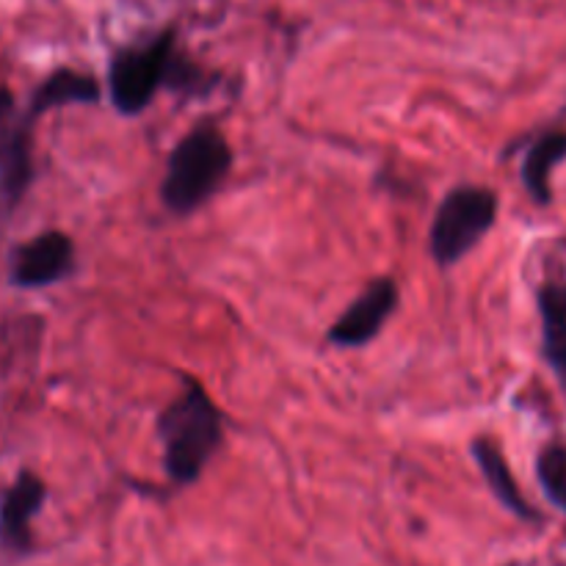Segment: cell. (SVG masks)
I'll return each instance as SVG.
<instances>
[{
    "label": "cell",
    "instance_id": "cell-1",
    "mask_svg": "<svg viewBox=\"0 0 566 566\" xmlns=\"http://www.w3.org/2000/svg\"><path fill=\"white\" fill-rule=\"evenodd\" d=\"M158 440L164 446V468L175 484L199 481L224 440V415L193 376L182 379L180 396L158 418Z\"/></svg>",
    "mask_w": 566,
    "mask_h": 566
},
{
    "label": "cell",
    "instance_id": "cell-2",
    "mask_svg": "<svg viewBox=\"0 0 566 566\" xmlns=\"http://www.w3.org/2000/svg\"><path fill=\"white\" fill-rule=\"evenodd\" d=\"M164 86H197V70L177 55L175 28L122 48L111 59L108 97L122 116L144 114Z\"/></svg>",
    "mask_w": 566,
    "mask_h": 566
},
{
    "label": "cell",
    "instance_id": "cell-3",
    "mask_svg": "<svg viewBox=\"0 0 566 566\" xmlns=\"http://www.w3.org/2000/svg\"><path fill=\"white\" fill-rule=\"evenodd\" d=\"M232 169V149L219 125L199 122L186 133L166 160L160 199L175 216H188L202 208Z\"/></svg>",
    "mask_w": 566,
    "mask_h": 566
},
{
    "label": "cell",
    "instance_id": "cell-4",
    "mask_svg": "<svg viewBox=\"0 0 566 566\" xmlns=\"http://www.w3.org/2000/svg\"><path fill=\"white\" fill-rule=\"evenodd\" d=\"M501 199L486 186H457L442 197L429 230V252L440 269H451L473 252L495 227Z\"/></svg>",
    "mask_w": 566,
    "mask_h": 566
},
{
    "label": "cell",
    "instance_id": "cell-5",
    "mask_svg": "<svg viewBox=\"0 0 566 566\" xmlns=\"http://www.w3.org/2000/svg\"><path fill=\"white\" fill-rule=\"evenodd\" d=\"M33 122L36 116L20 114L11 88L0 83V191L11 205L20 202L33 180Z\"/></svg>",
    "mask_w": 566,
    "mask_h": 566
},
{
    "label": "cell",
    "instance_id": "cell-6",
    "mask_svg": "<svg viewBox=\"0 0 566 566\" xmlns=\"http://www.w3.org/2000/svg\"><path fill=\"white\" fill-rule=\"evenodd\" d=\"M398 298V282L392 276H376L368 285L363 287L357 298L348 304L340 313V318L332 324L329 329V343L340 348H359L368 346L374 337H379V332L385 329L387 318L396 313Z\"/></svg>",
    "mask_w": 566,
    "mask_h": 566
},
{
    "label": "cell",
    "instance_id": "cell-7",
    "mask_svg": "<svg viewBox=\"0 0 566 566\" xmlns=\"http://www.w3.org/2000/svg\"><path fill=\"white\" fill-rule=\"evenodd\" d=\"M75 243L66 232H39L36 238L14 249L9 269L11 285L28 287V291L55 285L75 271Z\"/></svg>",
    "mask_w": 566,
    "mask_h": 566
},
{
    "label": "cell",
    "instance_id": "cell-8",
    "mask_svg": "<svg viewBox=\"0 0 566 566\" xmlns=\"http://www.w3.org/2000/svg\"><path fill=\"white\" fill-rule=\"evenodd\" d=\"M44 481L22 470L0 501V547L9 553H28L33 547L31 520L44 506Z\"/></svg>",
    "mask_w": 566,
    "mask_h": 566
},
{
    "label": "cell",
    "instance_id": "cell-9",
    "mask_svg": "<svg viewBox=\"0 0 566 566\" xmlns=\"http://www.w3.org/2000/svg\"><path fill=\"white\" fill-rule=\"evenodd\" d=\"M473 457L475 462H479L481 473H484L486 484H490L492 495H495L514 517L525 520V523H539V512H536V509L525 501L523 492H520L512 468H509L501 448L492 440H486V437H479V440L473 442Z\"/></svg>",
    "mask_w": 566,
    "mask_h": 566
},
{
    "label": "cell",
    "instance_id": "cell-10",
    "mask_svg": "<svg viewBox=\"0 0 566 566\" xmlns=\"http://www.w3.org/2000/svg\"><path fill=\"white\" fill-rule=\"evenodd\" d=\"M542 354L566 390V285L551 282L539 291Z\"/></svg>",
    "mask_w": 566,
    "mask_h": 566
},
{
    "label": "cell",
    "instance_id": "cell-11",
    "mask_svg": "<svg viewBox=\"0 0 566 566\" xmlns=\"http://www.w3.org/2000/svg\"><path fill=\"white\" fill-rule=\"evenodd\" d=\"M103 97L99 92L97 77L88 75V72H75V70H59L42 83V86L33 92L28 111L33 116H44L50 108H59L66 103H97Z\"/></svg>",
    "mask_w": 566,
    "mask_h": 566
},
{
    "label": "cell",
    "instance_id": "cell-12",
    "mask_svg": "<svg viewBox=\"0 0 566 566\" xmlns=\"http://www.w3.org/2000/svg\"><path fill=\"white\" fill-rule=\"evenodd\" d=\"M566 160V130H547L528 147L523 160V182L531 199L539 205L551 202V175Z\"/></svg>",
    "mask_w": 566,
    "mask_h": 566
},
{
    "label": "cell",
    "instance_id": "cell-13",
    "mask_svg": "<svg viewBox=\"0 0 566 566\" xmlns=\"http://www.w3.org/2000/svg\"><path fill=\"white\" fill-rule=\"evenodd\" d=\"M536 479L545 490L547 501L566 514V446L564 442H551L542 448L536 459Z\"/></svg>",
    "mask_w": 566,
    "mask_h": 566
}]
</instances>
